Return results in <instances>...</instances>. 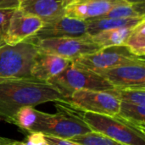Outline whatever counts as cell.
Here are the masks:
<instances>
[{
    "label": "cell",
    "mask_w": 145,
    "mask_h": 145,
    "mask_svg": "<svg viewBox=\"0 0 145 145\" xmlns=\"http://www.w3.org/2000/svg\"><path fill=\"white\" fill-rule=\"evenodd\" d=\"M145 61L133 54L124 45L110 46L89 54L82 55L71 62L74 65L93 72L111 69L119 65Z\"/></svg>",
    "instance_id": "obj_7"
},
{
    "label": "cell",
    "mask_w": 145,
    "mask_h": 145,
    "mask_svg": "<svg viewBox=\"0 0 145 145\" xmlns=\"http://www.w3.org/2000/svg\"><path fill=\"white\" fill-rule=\"evenodd\" d=\"M21 0H0V9H15L20 6Z\"/></svg>",
    "instance_id": "obj_26"
},
{
    "label": "cell",
    "mask_w": 145,
    "mask_h": 145,
    "mask_svg": "<svg viewBox=\"0 0 145 145\" xmlns=\"http://www.w3.org/2000/svg\"><path fill=\"white\" fill-rule=\"evenodd\" d=\"M60 102L75 111L108 116H116L120 107V100L109 91L79 90Z\"/></svg>",
    "instance_id": "obj_8"
},
{
    "label": "cell",
    "mask_w": 145,
    "mask_h": 145,
    "mask_svg": "<svg viewBox=\"0 0 145 145\" xmlns=\"http://www.w3.org/2000/svg\"><path fill=\"white\" fill-rule=\"evenodd\" d=\"M132 28L133 27H125L105 30L93 35H88V37L93 42L102 48L123 45V42L130 33Z\"/></svg>",
    "instance_id": "obj_16"
},
{
    "label": "cell",
    "mask_w": 145,
    "mask_h": 145,
    "mask_svg": "<svg viewBox=\"0 0 145 145\" xmlns=\"http://www.w3.org/2000/svg\"><path fill=\"white\" fill-rule=\"evenodd\" d=\"M45 140L49 145H80L76 143H73L68 139H63L59 138H55L52 136L44 135Z\"/></svg>",
    "instance_id": "obj_25"
},
{
    "label": "cell",
    "mask_w": 145,
    "mask_h": 145,
    "mask_svg": "<svg viewBox=\"0 0 145 145\" xmlns=\"http://www.w3.org/2000/svg\"><path fill=\"white\" fill-rule=\"evenodd\" d=\"M15 9H0V34L5 35L10 18Z\"/></svg>",
    "instance_id": "obj_23"
},
{
    "label": "cell",
    "mask_w": 145,
    "mask_h": 145,
    "mask_svg": "<svg viewBox=\"0 0 145 145\" xmlns=\"http://www.w3.org/2000/svg\"><path fill=\"white\" fill-rule=\"evenodd\" d=\"M0 145H24L23 142L12 140L8 138H4L0 137Z\"/></svg>",
    "instance_id": "obj_27"
},
{
    "label": "cell",
    "mask_w": 145,
    "mask_h": 145,
    "mask_svg": "<svg viewBox=\"0 0 145 145\" xmlns=\"http://www.w3.org/2000/svg\"><path fill=\"white\" fill-rule=\"evenodd\" d=\"M145 20V16L134 18H95L86 20L88 35H93L102 31L133 27L142 20Z\"/></svg>",
    "instance_id": "obj_15"
},
{
    "label": "cell",
    "mask_w": 145,
    "mask_h": 145,
    "mask_svg": "<svg viewBox=\"0 0 145 145\" xmlns=\"http://www.w3.org/2000/svg\"><path fill=\"white\" fill-rule=\"evenodd\" d=\"M87 33V22L78 19L60 16L43 23L42 28L31 37L37 39L77 37Z\"/></svg>",
    "instance_id": "obj_11"
},
{
    "label": "cell",
    "mask_w": 145,
    "mask_h": 145,
    "mask_svg": "<svg viewBox=\"0 0 145 145\" xmlns=\"http://www.w3.org/2000/svg\"><path fill=\"white\" fill-rule=\"evenodd\" d=\"M43 21L34 15L16 8L9 20L4 40L7 45H14L33 37L43 25Z\"/></svg>",
    "instance_id": "obj_10"
},
{
    "label": "cell",
    "mask_w": 145,
    "mask_h": 145,
    "mask_svg": "<svg viewBox=\"0 0 145 145\" xmlns=\"http://www.w3.org/2000/svg\"><path fill=\"white\" fill-rule=\"evenodd\" d=\"M69 140L80 145H127L95 132L78 135Z\"/></svg>",
    "instance_id": "obj_21"
},
{
    "label": "cell",
    "mask_w": 145,
    "mask_h": 145,
    "mask_svg": "<svg viewBox=\"0 0 145 145\" xmlns=\"http://www.w3.org/2000/svg\"><path fill=\"white\" fill-rule=\"evenodd\" d=\"M81 116L92 132L99 133L127 145H145V131L117 115L82 112Z\"/></svg>",
    "instance_id": "obj_3"
},
{
    "label": "cell",
    "mask_w": 145,
    "mask_h": 145,
    "mask_svg": "<svg viewBox=\"0 0 145 145\" xmlns=\"http://www.w3.org/2000/svg\"><path fill=\"white\" fill-rule=\"evenodd\" d=\"M127 3L123 0H81L66 6L65 15L81 20L98 18L107 13L114 6Z\"/></svg>",
    "instance_id": "obj_12"
},
{
    "label": "cell",
    "mask_w": 145,
    "mask_h": 145,
    "mask_svg": "<svg viewBox=\"0 0 145 145\" xmlns=\"http://www.w3.org/2000/svg\"><path fill=\"white\" fill-rule=\"evenodd\" d=\"M37 54L30 39L0 48V79L31 77V71Z\"/></svg>",
    "instance_id": "obj_4"
},
{
    "label": "cell",
    "mask_w": 145,
    "mask_h": 145,
    "mask_svg": "<svg viewBox=\"0 0 145 145\" xmlns=\"http://www.w3.org/2000/svg\"><path fill=\"white\" fill-rule=\"evenodd\" d=\"M108 91L120 101L145 105V88H113Z\"/></svg>",
    "instance_id": "obj_20"
},
{
    "label": "cell",
    "mask_w": 145,
    "mask_h": 145,
    "mask_svg": "<svg viewBox=\"0 0 145 145\" xmlns=\"http://www.w3.org/2000/svg\"><path fill=\"white\" fill-rule=\"evenodd\" d=\"M24 145H49L41 133H30L23 142Z\"/></svg>",
    "instance_id": "obj_24"
},
{
    "label": "cell",
    "mask_w": 145,
    "mask_h": 145,
    "mask_svg": "<svg viewBox=\"0 0 145 145\" xmlns=\"http://www.w3.org/2000/svg\"><path fill=\"white\" fill-rule=\"evenodd\" d=\"M116 115L139 129L145 131V105L120 101V107Z\"/></svg>",
    "instance_id": "obj_18"
},
{
    "label": "cell",
    "mask_w": 145,
    "mask_h": 145,
    "mask_svg": "<svg viewBox=\"0 0 145 145\" xmlns=\"http://www.w3.org/2000/svg\"><path fill=\"white\" fill-rule=\"evenodd\" d=\"M123 45L135 56L144 58L145 20L133 26L123 42Z\"/></svg>",
    "instance_id": "obj_17"
},
{
    "label": "cell",
    "mask_w": 145,
    "mask_h": 145,
    "mask_svg": "<svg viewBox=\"0 0 145 145\" xmlns=\"http://www.w3.org/2000/svg\"><path fill=\"white\" fill-rule=\"evenodd\" d=\"M19 8L43 22L65 15L61 0H21Z\"/></svg>",
    "instance_id": "obj_14"
},
{
    "label": "cell",
    "mask_w": 145,
    "mask_h": 145,
    "mask_svg": "<svg viewBox=\"0 0 145 145\" xmlns=\"http://www.w3.org/2000/svg\"><path fill=\"white\" fill-rule=\"evenodd\" d=\"M145 4L122 3L114 6L107 13L98 18H134L145 16ZM95 19V18H94ZM91 20V19H90Z\"/></svg>",
    "instance_id": "obj_19"
},
{
    "label": "cell",
    "mask_w": 145,
    "mask_h": 145,
    "mask_svg": "<svg viewBox=\"0 0 145 145\" xmlns=\"http://www.w3.org/2000/svg\"><path fill=\"white\" fill-rule=\"evenodd\" d=\"M29 39L35 44L39 53L54 54L71 61L82 55L93 54L102 48L101 46L93 42L88 34L77 37L46 39L30 37Z\"/></svg>",
    "instance_id": "obj_6"
},
{
    "label": "cell",
    "mask_w": 145,
    "mask_h": 145,
    "mask_svg": "<svg viewBox=\"0 0 145 145\" xmlns=\"http://www.w3.org/2000/svg\"><path fill=\"white\" fill-rule=\"evenodd\" d=\"M81 0H61L62 2V5L64 7V9L66 6L70 5V4H72V3H77Z\"/></svg>",
    "instance_id": "obj_28"
},
{
    "label": "cell",
    "mask_w": 145,
    "mask_h": 145,
    "mask_svg": "<svg viewBox=\"0 0 145 145\" xmlns=\"http://www.w3.org/2000/svg\"><path fill=\"white\" fill-rule=\"evenodd\" d=\"M95 73L105 78L114 88H145V61L122 65Z\"/></svg>",
    "instance_id": "obj_9"
},
{
    "label": "cell",
    "mask_w": 145,
    "mask_h": 145,
    "mask_svg": "<svg viewBox=\"0 0 145 145\" xmlns=\"http://www.w3.org/2000/svg\"><path fill=\"white\" fill-rule=\"evenodd\" d=\"M59 109L56 114H48L37 110V119L32 127L25 133H41L63 139H71L76 136L91 133V129L81 116L60 101H55Z\"/></svg>",
    "instance_id": "obj_2"
},
{
    "label": "cell",
    "mask_w": 145,
    "mask_h": 145,
    "mask_svg": "<svg viewBox=\"0 0 145 145\" xmlns=\"http://www.w3.org/2000/svg\"><path fill=\"white\" fill-rule=\"evenodd\" d=\"M128 3H144V0H123Z\"/></svg>",
    "instance_id": "obj_29"
},
{
    "label": "cell",
    "mask_w": 145,
    "mask_h": 145,
    "mask_svg": "<svg viewBox=\"0 0 145 145\" xmlns=\"http://www.w3.org/2000/svg\"><path fill=\"white\" fill-rule=\"evenodd\" d=\"M4 45H6L5 40H4V36L0 34V48L3 47Z\"/></svg>",
    "instance_id": "obj_30"
},
{
    "label": "cell",
    "mask_w": 145,
    "mask_h": 145,
    "mask_svg": "<svg viewBox=\"0 0 145 145\" xmlns=\"http://www.w3.org/2000/svg\"><path fill=\"white\" fill-rule=\"evenodd\" d=\"M37 113V110L31 106H24L20 108L15 116L14 125L19 127L24 133L28 132L36 121Z\"/></svg>",
    "instance_id": "obj_22"
},
{
    "label": "cell",
    "mask_w": 145,
    "mask_h": 145,
    "mask_svg": "<svg viewBox=\"0 0 145 145\" xmlns=\"http://www.w3.org/2000/svg\"><path fill=\"white\" fill-rule=\"evenodd\" d=\"M65 99L48 82L33 77L0 79V121L14 124L20 108Z\"/></svg>",
    "instance_id": "obj_1"
},
{
    "label": "cell",
    "mask_w": 145,
    "mask_h": 145,
    "mask_svg": "<svg viewBox=\"0 0 145 145\" xmlns=\"http://www.w3.org/2000/svg\"><path fill=\"white\" fill-rule=\"evenodd\" d=\"M71 62V60L59 56L38 52L31 67V76L35 79L48 82L61 73Z\"/></svg>",
    "instance_id": "obj_13"
},
{
    "label": "cell",
    "mask_w": 145,
    "mask_h": 145,
    "mask_svg": "<svg viewBox=\"0 0 145 145\" xmlns=\"http://www.w3.org/2000/svg\"><path fill=\"white\" fill-rule=\"evenodd\" d=\"M48 82L56 88L65 99L79 90L108 91L114 88L105 78L98 73L77 67L72 62L61 73L51 78Z\"/></svg>",
    "instance_id": "obj_5"
}]
</instances>
